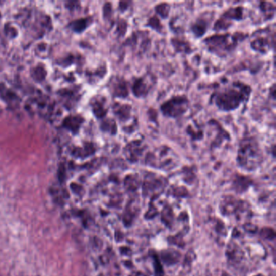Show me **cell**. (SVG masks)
<instances>
[{
	"mask_svg": "<svg viewBox=\"0 0 276 276\" xmlns=\"http://www.w3.org/2000/svg\"><path fill=\"white\" fill-rule=\"evenodd\" d=\"M190 106V101L186 96H175L161 106V111L165 117L177 118L183 115Z\"/></svg>",
	"mask_w": 276,
	"mask_h": 276,
	"instance_id": "277c9868",
	"label": "cell"
},
{
	"mask_svg": "<svg viewBox=\"0 0 276 276\" xmlns=\"http://www.w3.org/2000/svg\"><path fill=\"white\" fill-rule=\"evenodd\" d=\"M176 158L177 157L173 149L167 146H161L148 153L145 161L146 164L152 166H156L159 163V167H165L167 165H173Z\"/></svg>",
	"mask_w": 276,
	"mask_h": 276,
	"instance_id": "8992f818",
	"label": "cell"
},
{
	"mask_svg": "<svg viewBox=\"0 0 276 276\" xmlns=\"http://www.w3.org/2000/svg\"><path fill=\"white\" fill-rule=\"evenodd\" d=\"M209 20L205 17H201L192 24L190 29H191L192 33H194V35L196 37H201L206 33V30L209 29Z\"/></svg>",
	"mask_w": 276,
	"mask_h": 276,
	"instance_id": "7c38bea8",
	"label": "cell"
},
{
	"mask_svg": "<svg viewBox=\"0 0 276 276\" xmlns=\"http://www.w3.org/2000/svg\"><path fill=\"white\" fill-rule=\"evenodd\" d=\"M263 155L258 141L254 137H245L240 141L237 162L245 169H254L262 163Z\"/></svg>",
	"mask_w": 276,
	"mask_h": 276,
	"instance_id": "7a4b0ae2",
	"label": "cell"
},
{
	"mask_svg": "<svg viewBox=\"0 0 276 276\" xmlns=\"http://www.w3.org/2000/svg\"><path fill=\"white\" fill-rule=\"evenodd\" d=\"M113 95L115 97L126 98L129 95V89H128L127 81L123 78L116 77L113 82Z\"/></svg>",
	"mask_w": 276,
	"mask_h": 276,
	"instance_id": "8fae6325",
	"label": "cell"
},
{
	"mask_svg": "<svg viewBox=\"0 0 276 276\" xmlns=\"http://www.w3.org/2000/svg\"><path fill=\"white\" fill-rule=\"evenodd\" d=\"M172 44H173L176 51L180 52V53L182 52V53H186V54L191 53V46H190V43L186 41L178 39V38H172Z\"/></svg>",
	"mask_w": 276,
	"mask_h": 276,
	"instance_id": "5bb4252c",
	"label": "cell"
},
{
	"mask_svg": "<svg viewBox=\"0 0 276 276\" xmlns=\"http://www.w3.org/2000/svg\"><path fill=\"white\" fill-rule=\"evenodd\" d=\"M244 9L242 7H235V8H231L224 13V14L221 16L219 20H217V22L215 23L214 29L215 31H223L229 29L232 25V21H241L243 19L244 17Z\"/></svg>",
	"mask_w": 276,
	"mask_h": 276,
	"instance_id": "52a82bcc",
	"label": "cell"
},
{
	"mask_svg": "<svg viewBox=\"0 0 276 276\" xmlns=\"http://www.w3.org/2000/svg\"><path fill=\"white\" fill-rule=\"evenodd\" d=\"M274 33L270 28L260 29L252 36L250 46L253 50L261 54H266L274 48Z\"/></svg>",
	"mask_w": 276,
	"mask_h": 276,
	"instance_id": "5b68a950",
	"label": "cell"
},
{
	"mask_svg": "<svg viewBox=\"0 0 276 276\" xmlns=\"http://www.w3.org/2000/svg\"><path fill=\"white\" fill-rule=\"evenodd\" d=\"M251 92L250 86L236 81L224 90L216 93L213 100L219 109L222 111H232L237 109L241 104L247 102Z\"/></svg>",
	"mask_w": 276,
	"mask_h": 276,
	"instance_id": "6da1fadb",
	"label": "cell"
},
{
	"mask_svg": "<svg viewBox=\"0 0 276 276\" xmlns=\"http://www.w3.org/2000/svg\"><path fill=\"white\" fill-rule=\"evenodd\" d=\"M147 25L158 32V33H162V31H163V25L161 24V21L159 20L158 17H156V16L149 19Z\"/></svg>",
	"mask_w": 276,
	"mask_h": 276,
	"instance_id": "2e32d148",
	"label": "cell"
},
{
	"mask_svg": "<svg viewBox=\"0 0 276 276\" xmlns=\"http://www.w3.org/2000/svg\"><path fill=\"white\" fill-rule=\"evenodd\" d=\"M131 111L132 106L129 104L115 103L113 105V113L120 122H128L131 118Z\"/></svg>",
	"mask_w": 276,
	"mask_h": 276,
	"instance_id": "30bf717a",
	"label": "cell"
},
{
	"mask_svg": "<svg viewBox=\"0 0 276 276\" xmlns=\"http://www.w3.org/2000/svg\"><path fill=\"white\" fill-rule=\"evenodd\" d=\"M145 149L146 145H145V143L141 140H136L128 143L124 148L123 153L128 161L131 163H135L142 156Z\"/></svg>",
	"mask_w": 276,
	"mask_h": 276,
	"instance_id": "9c48e42d",
	"label": "cell"
},
{
	"mask_svg": "<svg viewBox=\"0 0 276 276\" xmlns=\"http://www.w3.org/2000/svg\"><path fill=\"white\" fill-rule=\"evenodd\" d=\"M187 133L191 136L192 140L194 141H200L203 138V133L202 130L199 129L196 131L195 129L192 126H188Z\"/></svg>",
	"mask_w": 276,
	"mask_h": 276,
	"instance_id": "e0dca14e",
	"label": "cell"
},
{
	"mask_svg": "<svg viewBox=\"0 0 276 276\" xmlns=\"http://www.w3.org/2000/svg\"><path fill=\"white\" fill-rule=\"evenodd\" d=\"M155 10L157 12V14L160 15L161 18H167L169 17V11H170V5L166 3H162V4L157 5L155 8Z\"/></svg>",
	"mask_w": 276,
	"mask_h": 276,
	"instance_id": "9a60e30c",
	"label": "cell"
},
{
	"mask_svg": "<svg viewBox=\"0 0 276 276\" xmlns=\"http://www.w3.org/2000/svg\"><path fill=\"white\" fill-rule=\"evenodd\" d=\"M155 78L151 73L145 74L144 77L134 79L132 85V92L138 98H145L149 95L151 89H153Z\"/></svg>",
	"mask_w": 276,
	"mask_h": 276,
	"instance_id": "ba28073f",
	"label": "cell"
},
{
	"mask_svg": "<svg viewBox=\"0 0 276 276\" xmlns=\"http://www.w3.org/2000/svg\"><path fill=\"white\" fill-rule=\"evenodd\" d=\"M260 12L263 15V20L268 21L274 17L275 6L272 3L261 2L258 6Z\"/></svg>",
	"mask_w": 276,
	"mask_h": 276,
	"instance_id": "4fadbf2b",
	"label": "cell"
},
{
	"mask_svg": "<svg viewBox=\"0 0 276 276\" xmlns=\"http://www.w3.org/2000/svg\"><path fill=\"white\" fill-rule=\"evenodd\" d=\"M247 37L248 34H244L240 32H237L233 34H215L206 37L204 40V43L206 44V47L211 53L220 57H225L235 50L238 44Z\"/></svg>",
	"mask_w": 276,
	"mask_h": 276,
	"instance_id": "3957f363",
	"label": "cell"
}]
</instances>
